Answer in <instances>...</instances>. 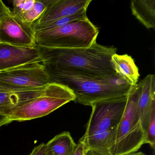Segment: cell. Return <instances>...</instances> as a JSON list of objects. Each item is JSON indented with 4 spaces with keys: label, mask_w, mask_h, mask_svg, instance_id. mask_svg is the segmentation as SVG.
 <instances>
[{
    "label": "cell",
    "mask_w": 155,
    "mask_h": 155,
    "mask_svg": "<svg viewBox=\"0 0 155 155\" xmlns=\"http://www.w3.org/2000/svg\"><path fill=\"white\" fill-rule=\"evenodd\" d=\"M46 68L51 82L66 86L75 96L74 102L85 106L128 96L132 86L117 74L108 77L88 76L72 71Z\"/></svg>",
    "instance_id": "7a4b0ae2"
},
{
    "label": "cell",
    "mask_w": 155,
    "mask_h": 155,
    "mask_svg": "<svg viewBox=\"0 0 155 155\" xmlns=\"http://www.w3.org/2000/svg\"><path fill=\"white\" fill-rule=\"evenodd\" d=\"M87 17V10L83 11L74 15L61 18L55 21L40 26L35 29L34 31L42 29L50 30L57 28H60L64 25H67L73 21L84 18Z\"/></svg>",
    "instance_id": "ac0fdd59"
},
{
    "label": "cell",
    "mask_w": 155,
    "mask_h": 155,
    "mask_svg": "<svg viewBox=\"0 0 155 155\" xmlns=\"http://www.w3.org/2000/svg\"><path fill=\"white\" fill-rule=\"evenodd\" d=\"M138 91L137 113L146 132L150 114L155 108V76L150 74L137 84Z\"/></svg>",
    "instance_id": "8fae6325"
},
{
    "label": "cell",
    "mask_w": 155,
    "mask_h": 155,
    "mask_svg": "<svg viewBox=\"0 0 155 155\" xmlns=\"http://www.w3.org/2000/svg\"><path fill=\"white\" fill-rule=\"evenodd\" d=\"M33 62H41L37 46L25 48L0 42V71Z\"/></svg>",
    "instance_id": "30bf717a"
},
{
    "label": "cell",
    "mask_w": 155,
    "mask_h": 155,
    "mask_svg": "<svg viewBox=\"0 0 155 155\" xmlns=\"http://www.w3.org/2000/svg\"><path fill=\"white\" fill-rule=\"evenodd\" d=\"M111 61L116 74L132 86L137 84L140 77L138 68L130 56L115 53L111 57Z\"/></svg>",
    "instance_id": "5bb4252c"
},
{
    "label": "cell",
    "mask_w": 155,
    "mask_h": 155,
    "mask_svg": "<svg viewBox=\"0 0 155 155\" xmlns=\"http://www.w3.org/2000/svg\"><path fill=\"white\" fill-rule=\"evenodd\" d=\"M75 98L73 92L68 87L51 82L40 96L15 109L8 117L11 122L39 118L74 101Z\"/></svg>",
    "instance_id": "5b68a950"
},
{
    "label": "cell",
    "mask_w": 155,
    "mask_h": 155,
    "mask_svg": "<svg viewBox=\"0 0 155 155\" xmlns=\"http://www.w3.org/2000/svg\"><path fill=\"white\" fill-rule=\"evenodd\" d=\"M132 15L147 29L155 28V0H133Z\"/></svg>",
    "instance_id": "9a60e30c"
},
{
    "label": "cell",
    "mask_w": 155,
    "mask_h": 155,
    "mask_svg": "<svg viewBox=\"0 0 155 155\" xmlns=\"http://www.w3.org/2000/svg\"><path fill=\"white\" fill-rule=\"evenodd\" d=\"M36 0H14L12 1L13 12H12L21 17L24 13L28 12L34 7Z\"/></svg>",
    "instance_id": "ffe728a7"
},
{
    "label": "cell",
    "mask_w": 155,
    "mask_h": 155,
    "mask_svg": "<svg viewBox=\"0 0 155 155\" xmlns=\"http://www.w3.org/2000/svg\"><path fill=\"white\" fill-rule=\"evenodd\" d=\"M47 87L18 90H0V113L8 117L15 109L40 96Z\"/></svg>",
    "instance_id": "7c38bea8"
},
{
    "label": "cell",
    "mask_w": 155,
    "mask_h": 155,
    "mask_svg": "<svg viewBox=\"0 0 155 155\" xmlns=\"http://www.w3.org/2000/svg\"><path fill=\"white\" fill-rule=\"evenodd\" d=\"M11 12L9 8L3 3V2L0 0V22L3 18H5Z\"/></svg>",
    "instance_id": "7402d4cb"
},
{
    "label": "cell",
    "mask_w": 155,
    "mask_h": 155,
    "mask_svg": "<svg viewBox=\"0 0 155 155\" xmlns=\"http://www.w3.org/2000/svg\"><path fill=\"white\" fill-rule=\"evenodd\" d=\"M11 122L8 116L0 113V127Z\"/></svg>",
    "instance_id": "cb8c5ba5"
},
{
    "label": "cell",
    "mask_w": 155,
    "mask_h": 155,
    "mask_svg": "<svg viewBox=\"0 0 155 155\" xmlns=\"http://www.w3.org/2000/svg\"><path fill=\"white\" fill-rule=\"evenodd\" d=\"M117 127L107 130L85 132L79 140L83 142L87 150L110 155V150L116 139Z\"/></svg>",
    "instance_id": "4fadbf2b"
},
{
    "label": "cell",
    "mask_w": 155,
    "mask_h": 155,
    "mask_svg": "<svg viewBox=\"0 0 155 155\" xmlns=\"http://www.w3.org/2000/svg\"><path fill=\"white\" fill-rule=\"evenodd\" d=\"M138 91L137 85L127 96V106L117 127L115 142L110 150V155H124L137 152L146 144V134L137 113Z\"/></svg>",
    "instance_id": "277c9868"
},
{
    "label": "cell",
    "mask_w": 155,
    "mask_h": 155,
    "mask_svg": "<svg viewBox=\"0 0 155 155\" xmlns=\"http://www.w3.org/2000/svg\"><path fill=\"white\" fill-rule=\"evenodd\" d=\"M53 0H38L36 1L34 7L28 12L24 13L21 18L25 21L32 24L43 14L48 6Z\"/></svg>",
    "instance_id": "e0dca14e"
},
{
    "label": "cell",
    "mask_w": 155,
    "mask_h": 155,
    "mask_svg": "<svg viewBox=\"0 0 155 155\" xmlns=\"http://www.w3.org/2000/svg\"><path fill=\"white\" fill-rule=\"evenodd\" d=\"M87 150L83 142L79 140L73 155H85Z\"/></svg>",
    "instance_id": "603a6c76"
},
{
    "label": "cell",
    "mask_w": 155,
    "mask_h": 155,
    "mask_svg": "<svg viewBox=\"0 0 155 155\" xmlns=\"http://www.w3.org/2000/svg\"><path fill=\"white\" fill-rule=\"evenodd\" d=\"M147 155L145 153L142 152H135L133 153H130V154H127V155Z\"/></svg>",
    "instance_id": "484cf974"
},
{
    "label": "cell",
    "mask_w": 155,
    "mask_h": 155,
    "mask_svg": "<svg viewBox=\"0 0 155 155\" xmlns=\"http://www.w3.org/2000/svg\"><path fill=\"white\" fill-rule=\"evenodd\" d=\"M37 47L45 68L92 77L117 75L111 61L117 50L114 47L102 46L97 42L88 48H76Z\"/></svg>",
    "instance_id": "6da1fadb"
},
{
    "label": "cell",
    "mask_w": 155,
    "mask_h": 155,
    "mask_svg": "<svg viewBox=\"0 0 155 155\" xmlns=\"http://www.w3.org/2000/svg\"><path fill=\"white\" fill-rule=\"evenodd\" d=\"M146 144H149L154 149L155 146V108L153 109L150 114L146 130Z\"/></svg>",
    "instance_id": "d6986e66"
},
{
    "label": "cell",
    "mask_w": 155,
    "mask_h": 155,
    "mask_svg": "<svg viewBox=\"0 0 155 155\" xmlns=\"http://www.w3.org/2000/svg\"><path fill=\"white\" fill-rule=\"evenodd\" d=\"M77 147L69 131L56 135L46 144L47 150L53 155H73Z\"/></svg>",
    "instance_id": "2e32d148"
},
{
    "label": "cell",
    "mask_w": 155,
    "mask_h": 155,
    "mask_svg": "<svg viewBox=\"0 0 155 155\" xmlns=\"http://www.w3.org/2000/svg\"><path fill=\"white\" fill-rule=\"evenodd\" d=\"M51 83L42 62H33L0 71V90H18L44 87Z\"/></svg>",
    "instance_id": "8992f818"
},
{
    "label": "cell",
    "mask_w": 155,
    "mask_h": 155,
    "mask_svg": "<svg viewBox=\"0 0 155 155\" xmlns=\"http://www.w3.org/2000/svg\"><path fill=\"white\" fill-rule=\"evenodd\" d=\"M97 28L87 17L53 29L35 31L36 46L52 48H88L97 42Z\"/></svg>",
    "instance_id": "3957f363"
},
{
    "label": "cell",
    "mask_w": 155,
    "mask_h": 155,
    "mask_svg": "<svg viewBox=\"0 0 155 155\" xmlns=\"http://www.w3.org/2000/svg\"><path fill=\"white\" fill-rule=\"evenodd\" d=\"M46 144L42 143L35 147L29 155H46Z\"/></svg>",
    "instance_id": "44dd1931"
},
{
    "label": "cell",
    "mask_w": 155,
    "mask_h": 155,
    "mask_svg": "<svg viewBox=\"0 0 155 155\" xmlns=\"http://www.w3.org/2000/svg\"><path fill=\"white\" fill-rule=\"evenodd\" d=\"M91 0H53L43 14L32 24L33 29L59 19L87 10Z\"/></svg>",
    "instance_id": "9c48e42d"
},
{
    "label": "cell",
    "mask_w": 155,
    "mask_h": 155,
    "mask_svg": "<svg viewBox=\"0 0 155 155\" xmlns=\"http://www.w3.org/2000/svg\"><path fill=\"white\" fill-rule=\"evenodd\" d=\"M127 96L97 102L91 106V114L86 133L117 127L127 106Z\"/></svg>",
    "instance_id": "52a82bcc"
},
{
    "label": "cell",
    "mask_w": 155,
    "mask_h": 155,
    "mask_svg": "<svg viewBox=\"0 0 155 155\" xmlns=\"http://www.w3.org/2000/svg\"><path fill=\"white\" fill-rule=\"evenodd\" d=\"M85 155H110L108 154H104L101 153L96 150H87L85 153Z\"/></svg>",
    "instance_id": "d4e9b609"
},
{
    "label": "cell",
    "mask_w": 155,
    "mask_h": 155,
    "mask_svg": "<svg viewBox=\"0 0 155 155\" xmlns=\"http://www.w3.org/2000/svg\"><path fill=\"white\" fill-rule=\"evenodd\" d=\"M0 42L17 47H36L32 24L11 12L0 22Z\"/></svg>",
    "instance_id": "ba28073f"
},
{
    "label": "cell",
    "mask_w": 155,
    "mask_h": 155,
    "mask_svg": "<svg viewBox=\"0 0 155 155\" xmlns=\"http://www.w3.org/2000/svg\"><path fill=\"white\" fill-rule=\"evenodd\" d=\"M46 155H53L51 152H50V151H48L47 150V152H46Z\"/></svg>",
    "instance_id": "4316f807"
}]
</instances>
